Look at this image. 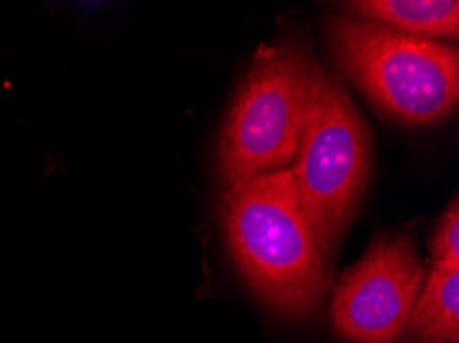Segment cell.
I'll use <instances>...</instances> for the list:
<instances>
[{
	"mask_svg": "<svg viewBox=\"0 0 459 343\" xmlns=\"http://www.w3.org/2000/svg\"><path fill=\"white\" fill-rule=\"evenodd\" d=\"M424 278L412 236H377L333 290V331L351 343H395L406 331Z\"/></svg>",
	"mask_w": 459,
	"mask_h": 343,
	"instance_id": "5b68a950",
	"label": "cell"
},
{
	"mask_svg": "<svg viewBox=\"0 0 459 343\" xmlns=\"http://www.w3.org/2000/svg\"><path fill=\"white\" fill-rule=\"evenodd\" d=\"M346 15L367 19L389 30L422 39H457L459 3L455 0H354Z\"/></svg>",
	"mask_w": 459,
	"mask_h": 343,
	"instance_id": "8992f818",
	"label": "cell"
},
{
	"mask_svg": "<svg viewBox=\"0 0 459 343\" xmlns=\"http://www.w3.org/2000/svg\"><path fill=\"white\" fill-rule=\"evenodd\" d=\"M404 333L414 343H459V263H433Z\"/></svg>",
	"mask_w": 459,
	"mask_h": 343,
	"instance_id": "52a82bcc",
	"label": "cell"
},
{
	"mask_svg": "<svg viewBox=\"0 0 459 343\" xmlns=\"http://www.w3.org/2000/svg\"><path fill=\"white\" fill-rule=\"evenodd\" d=\"M433 263H459V204L457 198L445 210L439 224L433 230L430 243Z\"/></svg>",
	"mask_w": 459,
	"mask_h": 343,
	"instance_id": "ba28073f",
	"label": "cell"
},
{
	"mask_svg": "<svg viewBox=\"0 0 459 343\" xmlns=\"http://www.w3.org/2000/svg\"><path fill=\"white\" fill-rule=\"evenodd\" d=\"M222 228L241 276L264 304L287 319H307L330 284L328 265L305 219L290 169L229 185Z\"/></svg>",
	"mask_w": 459,
	"mask_h": 343,
	"instance_id": "6da1fadb",
	"label": "cell"
},
{
	"mask_svg": "<svg viewBox=\"0 0 459 343\" xmlns=\"http://www.w3.org/2000/svg\"><path fill=\"white\" fill-rule=\"evenodd\" d=\"M325 39L340 70L392 120L433 125L455 111L459 54L454 44L351 15H332Z\"/></svg>",
	"mask_w": 459,
	"mask_h": 343,
	"instance_id": "7a4b0ae2",
	"label": "cell"
},
{
	"mask_svg": "<svg viewBox=\"0 0 459 343\" xmlns=\"http://www.w3.org/2000/svg\"><path fill=\"white\" fill-rule=\"evenodd\" d=\"M371 159V130L349 90L316 62L290 173L328 268L365 195Z\"/></svg>",
	"mask_w": 459,
	"mask_h": 343,
	"instance_id": "3957f363",
	"label": "cell"
},
{
	"mask_svg": "<svg viewBox=\"0 0 459 343\" xmlns=\"http://www.w3.org/2000/svg\"><path fill=\"white\" fill-rule=\"evenodd\" d=\"M316 62L301 38L255 54L222 128L219 173L227 185L284 169L295 159Z\"/></svg>",
	"mask_w": 459,
	"mask_h": 343,
	"instance_id": "277c9868",
	"label": "cell"
}]
</instances>
